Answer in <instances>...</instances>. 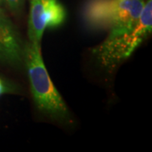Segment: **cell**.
<instances>
[{
  "label": "cell",
  "mask_w": 152,
  "mask_h": 152,
  "mask_svg": "<svg viewBox=\"0 0 152 152\" xmlns=\"http://www.w3.org/2000/svg\"><path fill=\"white\" fill-rule=\"evenodd\" d=\"M7 4L9 7L13 11L17 10L20 6V3L22 2V0H6Z\"/></svg>",
  "instance_id": "obj_7"
},
{
  "label": "cell",
  "mask_w": 152,
  "mask_h": 152,
  "mask_svg": "<svg viewBox=\"0 0 152 152\" xmlns=\"http://www.w3.org/2000/svg\"><path fill=\"white\" fill-rule=\"evenodd\" d=\"M152 1L144 5L138 23L133 29L120 34L108 35L107 38L95 50L101 63L106 67H114L126 59L151 32Z\"/></svg>",
  "instance_id": "obj_3"
},
{
  "label": "cell",
  "mask_w": 152,
  "mask_h": 152,
  "mask_svg": "<svg viewBox=\"0 0 152 152\" xmlns=\"http://www.w3.org/2000/svg\"><path fill=\"white\" fill-rule=\"evenodd\" d=\"M4 91H5V86H4L3 82H2V80H0V95H1V94H3Z\"/></svg>",
  "instance_id": "obj_8"
},
{
  "label": "cell",
  "mask_w": 152,
  "mask_h": 152,
  "mask_svg": "<svg viewBox=\"0 0 152 152\" xmlns=\"http://www.w3.org/2000/svg\"><path fill=\"white\" fill-rule=\"evenodd\" d=\"M66 18V11L58 0H50L47 15L46 26L48 28H56L61 26Z\"/></svg>",
  "instance_id": "obj_6"
},
{
  "label": "cell",
  "mask_w": 152,
  "mask_h": 152,
  "mask_svg": "<svg viewBox=\"0 0 152 152\" xmlns=\"http://www.w3.org/2000/svg\"><path fill=\"white\" fill-rule=\"evenodd\" d=\"M23 60L27 68L33 97L39 109L56 117H66L68 109L50 79L41 53L40 43L30 42L24 48Z\"/></svg>",
  "instance_id": "obj_2"
},
{
  "label": "cell",
  "mask_w": 152,
  "mask_h": 152,
  "mask_svg": "<svg viewBox=\"0 0 152 152\" xmlns=\"http://www.w3.org/2000/svg\"><path fill=\"white\" fill-rule=\"evenodd\" d=\"M142 0H90L84 9V19L94 29H108L109 35L134 27L144 8Z\"/></svg>",
  "instance_id": "obj_1"
},
{
  "label": "cell",
  "mask_w": 152,
  "mask_h": 152,
  "mask_svg": "<svg viewBox=\"0 0 152 152\" xmlns=\"http://www.w3.org/2000/svg\"><path fill=\"white\" fill-rule=\"evenodd\" d=\"M24 49L10 20L0 9V61L16 65L23 60Z\"/></svg>",
  "instance_id": "obj_4"
},
{
  "label": "cell",
  "mask_w": 152,
  "mask_h": 152,
  "mask_svg": "<svg viewBox=\"0 0 152 152\" xmlns=\"http://www.w3.org/2000/svg\"><path fill=\"white\" fill-rule=\"evenodd\" d=\"M31 10L28 23V35L30 42L40 43L44 31L50 0H30Z\"/></svg>",
  "instance_id": "obj_5"
}]
</instances>
